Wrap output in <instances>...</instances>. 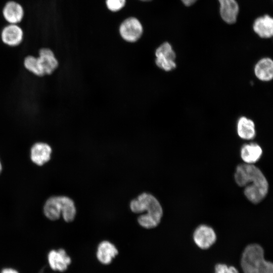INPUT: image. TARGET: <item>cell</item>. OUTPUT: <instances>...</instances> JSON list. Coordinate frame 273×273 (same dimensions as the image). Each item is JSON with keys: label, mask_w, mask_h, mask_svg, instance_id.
<instances>
[{"label": "cell", "mask_w": 273, "mask_h": 273, "mask_svg": "<svg viewBox=\"0 0 273 273\" xmlns=\"http://www.w3.org/2000/svg\"><path fill=\"white\" fill-rule=\"evenodd\" d=\"M23 31L17 24H9L5 26L1 32L2 41L10 47L19 46L22 41Z\"/></svg>", "instance_id": "8fae6325"}, {"label": "cell", "mask_w": 273, "mask_h": 273, "mask_svg": "<svg viewBox=\"0 0 273 273\" xmlns=\"http://www.w3.org/2000/svg\"><path fill=\"white\" fill-rule=\"evenodd\" d=\"M23 64L25 69L30 73L37 76L41 77L37 65L36 57L32 55L26 56L24 60Z\"/></svg>", "instance_id": "d6986e66"}, {"label": "cell", "mask_w": 273, "mask_h": 273, "mask_svg": "<svg viewBox=\"0 0 273 273\" xmlns=\"http://www.w3.org/2000/svg\"><path fill=\"white\" fill-rule=\"evenodd\" d=\"M141 1H151V0H141Z\"/></svg>", "instance_id": "d4e9b609"}, {"label": "cell", "mask_w": 273, "mask_h": 273, "mask_svg": "<svg viewBox=\"0 0 273 273\" xmlns=\"http://www.w3.org/2000/svg\"><path fill=\"white\" fill-rule=\"evenodd\" d=\"M131 210L135 213L146 212L138 218L140 225L147 229L156 227L163 215V209L159 201L152 194L144 193L130 203Z\"/></svg>", "instance_id": "7a4b0ae2"}, {"label": "cell", "mask_w": 273, "mask_h": 273, "mask_svg": "<svg viewBox=\"0 0 273 273\" xmlns=\"http://www.w3.org/2000/svg\"><path fill=\"white\" fill-rule=\"evenodd\" d=\"M46 216L52 220L58 219L62 214L66 222L72 221L76 215V208L72 199L66 196L49 198L43 207Z\"/></svg>", "instance_id": "277c9868"}, {"label": "cell", "mask_w": 273, "mask_h": 273, "mask_svg": "<svg viewBox=\"0 0 273 273\" xmlns=\"http://www.w3.org/2000/svg\"><path fill=\"white\" fill-rule=\"evenodd\" d=\"M220 3V14L227 23H234L239 12V6L235 0H218Z\"/></svg>", "instance_id": "2e32d148"}, {"label": "cell", "mask_w": 273, "mask_h": 273, "mask_svg": "<svg viewBox=\"0 0 273 273\" xmlns=\"http://www.w3.org/2000/svg\"><path fill=\"white\" fill-rule=\"evenodd\" d=\"M2 169V164L0 161V173L1 172Z\"/></svg>", "instance_id": "cb8c5ba5"}, {"label": "cell", "mask_w": 273, "mask_h": 273, "mask_svg": "<svg viewBox=\"0 0 273 273\" xmlns=\"http://www.w3.org/2000/svg\"><path fill=\"white\" fill-rule=\"evenodd\" d=\"M126 0H106V5L109 10L117 12L124 7Z\"/></svg>", "instance_id": "44dd1931"}, {"label": "cell", "mask_w": 273, "mask_h": 273, "mask_svg": "<svg viewBox=\"0 0 273 273\" xmlns=\"http://www.w3.org/2000/svg\"><path fill=\"white\" fill-rule=\"evenodd\" d=\"M254 73L259 80L268 82L273 78V61L269 57L260 59L255 65Z\"/></svg>", "instance_id": "4fadbf2b"}, {"label": "cell", "mask_w": 273, "mask_h": 273, "mask_svg": "<svg viewBox=\"0 0 273 273\" xmlns=\"http://www.w3.org/2000/svg\"><path fill=\"white\" fill-rule=\"evenodd\" d=\"M237 132L242 139L251 140L256 135L255 124L253 120L246 116L240 117L237 123Z\"/></svg>", "instance_id": "9a60e30c"}, {"label": "cell", "mask_w": 273, "mask_h": 273, "mask_svg": "<svg viewBox=\"0 0 273 273\" xmlns=\"http://www.w3.org/2000/svg\"><path fill=\"white\" fill-rule=\"evenodd\" d=\"M48 263L50 268L60 272L66 271L72 260L66 250L63 248L50 250L47 254Z\"/></svg>", "instance_id": "8992f818"}, {"label": "cell", "mask_w": 273, "mask_h": 273, "mask_svg": "<svg viewBox=\"0 0 273 273\" xmlns=\"http://www.w3.org/2000/svg\"><path fill=\"white\" fill-rule=\"evenodd\" d=\"M193 240L196 245L202 249H207L216 240V235L210 226L202 224L198 226L193 234Z\"/></svg>", "instance_id": "30bf717a"}, {"label": "cell", "mask_w": 273, "mask_h": 273, "mask_svg": "<svg viewBox=\"0 0 273 273\" xmlns=\"http://www.w3.org/2000/svg\"><path fill=\"white\" fill-rule=\"evenodd\" d=\"M36 59L41 77L52 74L59 66L58 60L54 52L49 48L40 49Z\"/></svg>", "instance_id": "52a82bcc"}, {"label": "cell", "mask_w": 273, "mask_h": 273, "mask_svg": "<svg viewBox=\"0 0 273 273\" xmlns=\"http://www.w3.org/2000/svg\"><path fill=\"white\" fill-rule=\"evenodd\" d=\"M51 146L43 142L35 143L30 150L32 161L37 165H42L51 159L52 154Z\"/></svg>", "instance_id": "7c38bea8"}, {"label": "cell", "mask_w": 273, "mask_h": 273, "mask_svg": "<svg viewBox=\"0 0 273 273\" xmlns=\"http://www.w3.org/2000/svg\"><path fill=\"white\" fill-rule=\"evenodd\" d=\"M118 253V249L114 243L104 240L97 244L95 256L100 263L107 265L112 262Z\"/></svg>", "instance_id": "9c48e42d"}, {"label": "cell", "mask_w": 273, "mask_h": 273, "mask_svg": "<svg viewBox=\"0 0 273 273\" xmlns=\"http://www.w3.org/2000/svg\"><path fill=\"white\" fill-rule=\"evenodd\" d=\"M244 273H273V264L264 257V250L257 244H251L244 250L241 259Z\"/></svg>", "instance_id": "3957f363"}, {"label": "cell", "mask_w": 273, "mask_h": 273, "mask_svg": "<svg viewBox=\"0 0 273 273\" xmlns=\"http://www.w3.org/2000/svg\"><path fill=\"white\" fill-rule=\"evenodd\" d=\"M262 154L260 146L255 143L245 144L241 147L240 155L243 161L247 164H254L259 160Z\"/></svg>", "instance_id": "e0dca14e"}, {"label": "cell", "mask_w": 273, "mask_h": 273, "mask_svg": "<svg viewBox=\"0 0 273 273\" xmlns=\"http://www.w3.org/2000/svg\"><path fill=\"white\" fill-rule=\"evenodd\" d=\"M253 29L261 38L271 37L273 34V19L267 15L258 18L254 21Z\"/></svg>", "instance_id": "ac0fdd59"}, {"label": "cell", "mask_w": 273, "mask_h": 273, "mask_svg": "<svg viewBox=\"0 0 273 273\" xmlns=\"http://www.w3.org/2000/svg\"><path fill=\"white\" fill-rule=\"evenodd\" d=\"M3 15L9 24H17L23 18L24 10L20 4L14 1H9L3 8Z\"/></svg>", "instance_id": "5bb4252c"}, {"label": "cell", "mask_w": 273, "mask_h": 273, "mask_svg": "<svg viewBox=\"0 0 273 273\" xmlns=\"http://www.w3.org/2000/svg\"><path fill=\"white\" fill-rule=\"evenodd\" d=\"M119 32L124 40L129 42H134L141 37L143 29L138 19L134 17H129L121 24Z\"/></svg>", "instance_id": "ba28073f"}, {"label": "cell", "mask_w": 273, "mask_h": 273, "mask_svg": "<svg viewBox=\"0 0 273 273\" xmlns=\"http://www.w3.org/2000/svg\"><path fill=\"white\" fill-rule=\"evenodd\" d=\"M0 273H19L17 270L11 267H5L2 269Z\"/></svg>", "instance_id": "7402d4cb"}, {"label": "cell", "mask_w": 273, "mask_h": 273, "mask_svg": "<svg viewBox=\"0 0 273 273\" xmlns=\"http://www.w3.org/2000/svg\"><path fill=\"white\" fill-rule=\"evenodd\" d=\"M155 55V64L159 69L169 72L176 68V54L169 42L161 44L156 50Z\"/></svg>", "instance_id": "5b68a950"}, {"label": "cell", "mask_w": 273, "mask_h": 273, "mask_svg": "<svg viewBox=\"0 0 273 273\" xmlns=\"http://www.w3.org/2000/svg\"><path fill=\"white\" fill-rule=\"evenodd\" d=\"M214 273H239L234 266H228L224 263H217L214 267Z\"/></svg>", "instance_id": "ffe728a7"}, {"label": "cell", "mask_w": 273, "mask_h": 273, "mask_svg": "<svg viewBox=\"0 0 273 273\" xmlns=\"http://www.w3.org/2000/svg\"><path fill=\"white\" fill-rule=\"evenodd\" d=\"M183 3L187 6H190L195 3L197 0H181Z\"/></svg>", "instance_id": "603a6c76"}, {"label": "cell", "mask_w": 273, "mask_h": 273, "mask_svg": "<svg viewBox=\"0 0 273 273\" xmlns=\"http://www.w3.org/2000/svg\"><path fill=\"white\" fill-rule=\"evenodd\" d=\"M234 178L239 186L244 188L247 199L254 204L260 202L267 194L268 181L261 170L253 164L238 165Z\"/></svg>", "instance_id": "6da1fadb"}]
</instances>
